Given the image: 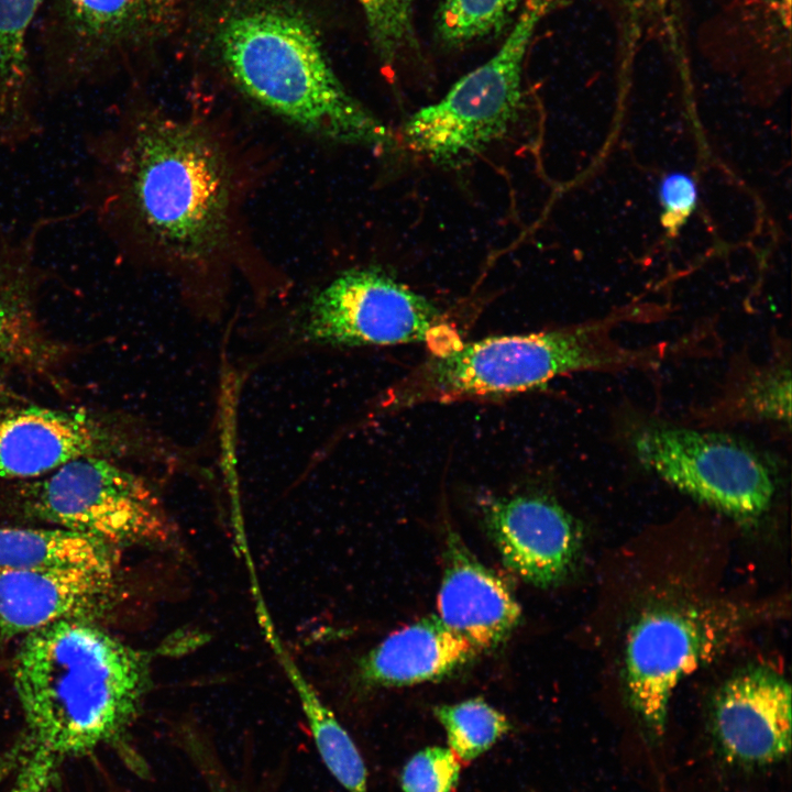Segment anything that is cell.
Segmentation results:
<instances>
[{"label": "cell", "mask_w": 792, "mask_h": 792, "mask_svg": "<svg viewBox=\"0 0 792 792\" xmlns=\"http://www.w3.org/2000/svg\"><path fill=\"white\" fill-rule=\"evenodd\" d=\"M122 440L80 413L28 407L0 418V476L46 475L89 455L124 450Z\"/></svg>", "instance_id": "5bb4252c"}, {"label": "cell", "mask_w": 792, "mask_h": 792, "mask_svg": "<svg viewBox=\"0 0 792 792\" xmlns=\"http://www.w3.org/2000/svg\"><path fill=\"white\" fill-rule=\"evenodd\" d=\"M646 318L652 320L634 308L580 324L460 344L432 354L392 387L380 407L391 410L425 402L509 395L576 372L657 369L681 355L679 340L630 348L612 334L624 322Z\"/></svg>", "instance_id": "277c9868"}, {"label": "cell", "mask_w": 792, "mask_h": 792, "mask_svg": "<svg viewBox=\"0 0 792 792\" xmlns=\"http://www.w3.org/2000/svg\"><path fill=\"white\" fill-rule=\"evenodd\" d=\"M619 430L639 466L693 498L741 520L756 519L771 506L773 475L747 443L638 414L625 415Z\"/></svg>", "instance_id": "8992f818"}, {"label": "cell", "mask_w": 792, "mask_h": 792, "mask_svg": "<svg viewBox=\"0 0 792 792\" xmlns=\"http://www.w3.org/2000/svg\"><path fill=\"white\" fill-rule=\"evenodd\" d=\"M119 571H32L0 566V648L51 623L98 620L118 603Z\"/></svg>", "instance_id": "7c38bea8"}, {"label": "cell", "mask_w": 792, "mask_h": 792, "mask_svg": "<svg viewBox=\"0 0 792 792\" xmlns=\"http://www.w3.org/2000/svg\"><path fill=\"white\" fill-rule=\"evenodd\" d=\"M450 749L469 763L492 748L510 728L507 717L483 698H470L435 708Z\"/></svg>", "instance_id": "7402d4cb"}, {"label": "cell", "mask_w": 792, "mask_h": 792, "mask_svg": "<svg viewBox=\"0 0 792 792\" xmlns=\"http://www.w3.org/2000/svg\"><path fill=\"white\" fill-rule=\"evenodd\" d=\"M485 528L505 564L539 587L561 582L580 548V528L557 502L539 495L493 497L482 507Z\"/></svg>", "instance_id": "8fae6325"}, {"label": "cell", "mask_w": 792, "mask_h": 792, "mask_svg": "<svg viewBox=\"0 0 792 792\" xmlns=\"http://www.w3.org/2000/svg\"><path fill=\"white\" fill-rule=\"evenodd\" d=\"M264 635L296 692L326 768L346 792H369L367 771L353 739L280 644L274 627L265 628Z\"/></svg>", "instance_id": "44dd1931"}, {"label": "cell", "mask_w": 792, "mask_h": 792, "mask_svg": "<svg viewBox=\"0 0 792 792\" xmlns=\"http://www.w3.org/2000/svg\"><path fill=\"white\" fill-rule=\"evenodd\" d=\"M658 194L663 208L662 223L674 231L694 211L698 196L697 185L689 174L671 172L661 178Z\"/></svg>", "instance_id": "4316f807"}, {"label": "cell", "mask_w": 792, "mask_h": 792, "mask_svg": "<svg viewBox=\"0 0 792 792\" xmlns=\"http://www.w3.org/2000/svg\"><path fill=\"white\" fill-rule=\"evenodd\" d=\"M42 0H0V147L18 150L43 133L26 35Z\"/></svg>", "instance_id": "ac0fdd59"}, {"label": "cell", "mask_w": 792, "mask_h": 792, "mask_svg": "<svg viewBox=\"0 0 792 792\" xmlns=\"http://www.w3.org/2000/svg\"><path fill=\"white\" fill-rule=\"evenodd\" d=\"M714 727L725 755L767 765L791 748V686L779 673L757 668L728 680L714 707Z\"/></svg>", "instance_id": "4fadbf2b"}, {"label": "cell", "mask_w": 792, "mask_h": 792, "mask_svg": "<svg viewBox=\"0 0 792 792\" xmlns=\"http://www.w3.org/2000/svg\"><path fill=\"white\" fill-rule=\"evenodd\" d=\"M437 598L438 617L481 652L502 644L517 627L521 609L506 583L449 531Z\"/></svg>", "instance_id": "9a60e30c"}, {"label": "cell", "mask_w": 792, "mask_h": 792, "mask_svg": "<svg viewBox=\"0 0 792 792\" xmlns=\"http://www.w3.org/2000/svg\"><path fill=\"white\" fill-rule=\"evenodd\" d=\"M481 651L438 616L421 618L387 636L359 663L370 686H404L441 680L473 661Z\"/></svg>", "instance_id": "2e32d148"}, {"label": "cell", "mask_w": 792, "mask_h": 792, "mask_svg": "<svg viewBox=\"0 0 792 792\" xmlns=\"http://www.w3.org/2000/svg\"><path fill=\"white\" fill-rule=\"evenodd\" d=\"M521 0H443L436 18V35L450 48L496 35L516 14Z\"/></svg>", "instance_id": "603a6c76"}, {"label": "cell", "mask_w": 792, "mask_h": 792, "mask_svg": "<svg viewBox=\"0 0 792 792\" xmlns=\"http://www.w3.org/2000/svg\"><path fill=\"white\" fill-rule=\"evenodd\" d=\"M182 747L202 778L207 792H265L231 774L210 741L195 732H183Z\"/></svg>", "instance_id": "484cf974"}, {"label": "cell", "mask_w": 792, "mask_h": 792, "mask_svg": "<svg viewBox=\"0 0 792 792\" xmlns=\"http://www.w3.org/2000/svg\"><path fill=\"white\" fill-rule=\"evenodd\" d=\"M180 0H63L62 23L70 44L50 64L51 95L98 80L110 61L175 26Z\"/></svg>", "instance_id": "30bf717a"}, {"label": "cell", "mask_w": 792, "mask_h": 792, "mask_svg": "<svg viewBox=\"0 0 792 792\" xmlns=\"http://www.w3.org/2000/svg\"><path fill=\"white\" fill-rule=\"evenodd\" d=\"M23 496L31 517L119 549L165 544L174 532L154 488L106 457L73 460L26 486Z\"/></svg>", "instance_id": "52a82bcc"}, {"label": "cell", "mask_w": 792, "mask_h": 792, "mask_svg": "<svg viewBox=\"0 0 792 792\" xmlns=\"http://www.w3.org/2000/svg\"><path fill=\"white\" fill-rule=\"evenodd\" d=\"M82 216L80 208L42 216L19 235L0 219V353L31 360L40 352L32 311V294L42 276L36 264L40 238L48 228Z\"/></svg>", "instance_id": "e0dca14e"}, {"label": "cell", "mask_w": 792, "mask_h": 792, "mask_svg": "<svg viewBox=\"0 0 792 792\" xmlns=\"http://www.w3.org/2000/svg\"><path fill=\"white\" fill-rule=\"evenodd\" d=\"M750 618L747 607L734 604L679 605L648 610L632 624L625 649L626 688L652 730H663L681 680L721 653Z\"/></svg>", "instance_id": "ba28073f"}, {"label": "cell", "mask_w": 792, "mask_h": 792, "mask_svg": "<svg viewBox=\"0 0 792 792\" xmlns=\"http://www.w3.org/2000/svg\"><path fill=\"white\" fill-rule=\"evenodd\" d=\"M696 427L738 422L791 425V370L789 350H779L762 364L739 361L719 394L694 415Z\"/></svg>", "instance_id": "d6986e66"}, {"label": "cell", "mask_w": 792, "mask_h": 792, "mask_svg": "<svg viewBox=\"0 0 792 792\" xmlns=\"http://www.w3.org/2000/svg\"><path fill=\"white\" fill-rule=\"evenodd\" d=\"M461 762L450 748L431 746L416 752L400 776L403 792H454Z\"/></svg>", "instance_id": "d4e9b609"}, {"label": "cell", "mask_w": 792, "mask_h": 792, "mask_svg": "<svg viewBox=\"0 0 792 792\" xmlns=\"http://www.w3.org/2000/svg\"><path fill=\"white\" fill-rule=\"evenodd\" d=\"M553 0H525L498 51L437 102L405 122L403 140L430 162H465L501 140L519 117L522 68L534 33Z\"/></svg>", "instance_id": "5b68a950"}, {"label": "cell", "mask_w": 792, "mask_h": 792, "mask_svg": "<svg viewBox=\"0 0 792 792\" xmlns=\"http://www.w3.org/2000/svg\"><path fill=\"white\" fill-rule=\"evenodd\" d=\"M120 550L57 527L0 525V566L32 571H119Z\"/></svg>", "instance_id": "ffe728a7"}, {"label": "cell", "mask_w": 792, "mask_h": 792, "mask_svg": "<svg viewBox=\"0 0 792 792\" xmlns=\"http://www.w3.org/2000/svg\"><path fill=\"white\" fill-rule=\"evenodd\" d=\"M371 45L380 62L393 67L417 46L415 0H358Z\"/></svg>", "instance_id": "cb8c5ba5"}, {"label": "cell", "mask_w": 792, "mask_h": 792, "mask_svg": "<svg viewBox=\"0 0 792 792\" xmlns=\"http://www.w3.org/2000/svg\"><path fill=\"white\" fill-rule=\"evenodd\" d=\"M1 405H2V399H1V395H0V418L2 417V407H1Z\"/></svg>", "instance_id": "83f0119b"}, {"label": "cell", "mask_w": 792, "mask_h": 792, "mask_svg": "<svg viewBox=\"0 0 792 792\" xmlns=\"http://www.w3.org/2000/svg\"><path fill=\"white\" fill-rule=\"evenodd\" d=\"M428 298L376 267L351 268L317 290L293 326L302 343L333 346L427 341L450 334Z\"/></svg>", "instance_id": "9c48e42d"}, {"label": "cell", "mask_w": 792, "mask_h": 792, "mask_svg": "<svg viewBox=\"0 0 792 792\" xmlns=\"http://www.w3.org/2000/svg\"><path fill=\"white\" fill-rule=\"evenodd\" d=\"M210 24L234 84L271 112L342 144L385 147L388 128L344 88L307 10L292 0H227Z\"/></svg>", "instance_id": "3957f363"}, {"label": "cell", "mask_w": 792, "mask_h": 792, "mask_svg": "<svg viewBox=\"0 0 792 792\" xmlns=\"http://www.w3.org/2000/svg\"><path fill=\"white\" fill-rule=\"evenodd\" d=\"M152 661L90 619H61L23 637L11 666L23 724L0 757L2 792H50L67 763L102 750L148 777L132 729Z\"/></svg>", "instance_id": "7a4b0ae2"}, {"label": "cell", "mask_w": 792, "mask_h": 792, "mask_svg": "<svg viewBox=\"0 0 792 792\" xmlns=\"http://www.w3.org/2000/svg\"><path fill=\"white\" fill-rule=\"evenodd\" d=\"M81 207L120 255L202 260L228 239V160L200 128L130 101L85 134Z\"/></svg>", "instance_id": "6da1fadb"}]
</instances>
